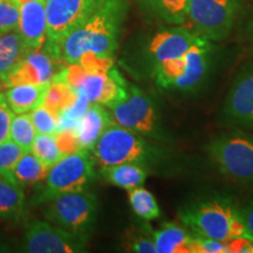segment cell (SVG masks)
Returning <instances> with one entry per match:
<instances>
[{
    "label": "cell",
    "instance_id": "2e32d148",
    "mask_svg": "<svg viewBox=\"0 0 253 253\" xmlns=\"http://www.w3.org/2000/svg\"><path fill=\"white\" fill-rule=\"evenodd\" d=\"M18 32L27 52L42 48L47 40L46 0H27L21 4Z\"/></svg>",
    "mask_w": 253,
    "mask_h": 253
},
{
    "label": "cell",
    "instance_id": "7c38bea8",
    "mask_svg": "<svg viewBox=\"0 0 253 253\" xmlns=\"http://www.w3.org/2000/svg\"><path fill=\"white\" fill-rule=\"evenodd\" d=\"M88 235L72 232L48 221H33L27 226L23 250L30 253H79L86 251Z\"/></svg>",
    "mask_w": 253,
    "mask_h": 253
},
{
    "label": "cell",
    "instance_id": "f35d334b",
    "mask_svg": "<svg viewBox=\"0 0 253 253\" xmlns=\"http://www.w3.org/2000/svg\"><path fill=\"white\" fill-rule=\"evenodd\" d=\"M15 1H17V2H19V4H20V5H21V4H24V2H25V1H27V0H15Z\"/></svg>",
    "mask_w": 253,
    "mask_h": 253
},
{
    "label": "cell",
    "instance_id": "52a82bcc",
    "mask_svg": "<svg viewBox=\"0 0 253 253\" xmlns=\"http://www.w3.org/2000/svg\"><path fill=\"white\" fill-rule=\"evenodd\" d=\"M217 169L243 185L253 184V135L232 130L216 136L205 147Z\"/></svg>",
    "mask_w": 253,
    "mask_h": 253
},
{
    "label": "cell",
    "instance_id": "30bf717a",
    "mask_svg": "<svg viewBox=\"0 0 253 253\" xmlns=\"http://www.w3.org/2000/svg\"><path fill=\"white\" fill-rule=\"evenodd\" d=\"M46 217L49 221L72 232L88 235L97 216L96 196L84 190L65 192L48 202Z\"/></svg>",
    "mask_w": 253,
    "mask_h": 253
},
{
    "label": "cell",
    "instance_id": "d6a6232c",
    "mask_svg": "<svg viewBox=\"0 0 253 253\" xmlns=\"http://www.w3.org/2000/svg\"><path fill=\"white\" fill-rule=\"evenodd\" d=\"M229 243L194 235V253H229Z\"/></svg>",
    "mask_w": 253,
    "mask_h": 253
},
{
    "label": "cell",
    "instance_id": "ffe728a7",
    "mask_svg": "<svg viewBox=\"0 0 253 253\" xmlns=\"http://www.w3.org/2000/svg\"><path fill=\"white\" fill-rule=\"evenodd\" d=\"M100 173L109 184L130 190L144 184L149 175L145 168L134 163H121L115 166L101 167Z\"/></svg>",
    "mask_w": 253,
    "mask_h": 253
},
{
    "label": "cell",
    "instance_id": "e575fe53",
    "mask_svg": "<svg viewBox=\"0 0 253 253\" xmlns=\"http://www.w3.org/2000/svg\"><path fill=\"white\" fill-rule=\"evenodd\" d=\"M55 135L63 156L81 149L75 129H63L56 132Z\"/></svg>",
    "mask_w": 253,
    "mask_h": 253
},
{
    "label": "cell",
    "instance_id": "5b68a950",
    "mask_svg": "<svg viewBox=\"0 0 253 253\" xmlns=\"http://www.w3.org/2000/svg\"><path fill=\"white\" fill-rule=\"evenodd\" d=\"M213 46L201 38L179 58L162 63L154 73L157 87L162 90L190 94L201 89L212 69Z\"/></svg>",
    "mask_w": 253,
    "mask_h": 253
},
{
    "label": "cell",
    "instance_id": "74e56055",
    "mask_svg": "<svg viewBox=\"0 0 253 253\" xmlns=\"http://www.w3.org/2000/svg\"><path fill=\"white\" fill-rule=\"evenodd\" d=\"M4 89H6V84L4 82V79H2L1 75H0V93H1Z\"/></svg>",
    "mask_w": 253,
    "mask_h": 253
},
{
    "label": "cell",
    "instance_id": "44dd1931",
    "mask_svg": "<svg viewBox=\"0 0 253 253\" xmlns=\"http://www.w3.org/2000/svg\"><path fill=\"white\" fill-rule=\"evenodd\" d=\"M189 0H138L145 11L169 25H185Z\"/></svg>",
    "mask_w": 253,
    "mask_h": 253
},
{
    "label": "cell",
    "instance_id": "d6986e66",
    "mask_svg": "<svg viewBox=\"0 0 253 253\" xmlns=\"http://www.w3.org/2000/svg\"><path fill=\"white\" fill-rule=\"evenodd\" d=\"M47 84H18L6 88L5 99L14 114L30 113L42 104Z\"/></svg>",
    "mask_w": 253,
    "mask_h": 253
},
{
    "label": "cell",
    "instance_id": "cb8c5ba5",
    "mask_svg": "<svg viewBox=\"0 0 253 253\" xmlns=\"http://www.w3.org/2000/svg\"><path fill=\"white\" fill-rule=\"evenodd\" d=\"M49 168H47L36 155L31 151L25 153L18 161L14 168V178L19 184L33 185L41 181H45Z\"/></svg>",
    "mask_w": 253,
    "mask_h": 253
},
{
    "label": "cell",
    "instance_id": "e0dca14e",
    "mask_svg": "<svg viewBox=\"0 0 253 253\" xmlns=\"http://www.w3.org/2000/svg\"><path fill=\"white\" fill-rule=\"evenodd\" d=\"M112 123V115L107 107L100 103H91L87 112L79 120L75 128L81 149L93 150L101 135Z\"/></svg>",
    "mask_w": 253,
    "mask_h": 253
},
{
    "label": "cell",
    "instance_id": "8992f818",
    "mask_svg": "<svg viewBox=\"0 0 253 253\" xmlns=\"http://www.w3.org/2000/svg\"><path fill=\"white\" fill-rule=\"evenodd\" d=\"M107 108L115 125L161 143L169 144L173 141L162 123L155 100L135 84H128L126 96Z\"/></svg>",
    "mask_w": 253,
    "mask_h": 253
},
{
    "label": "cell",
    "instance_id": "f546056e",
    "mask_svg": "<svg viewBox=\"0 0 253 253\" xmlns=\"http://www.w3.org/2000/svg\"><path fill=\"white\" fill-rule=\"evenodd\" d=\"M31 119L37 132L40 134H56L59 130V116L52 113L43 104H40L31 112Z\"/></svg>",
    "mask_w": 253,
    "mask_h": 253
},
{
    "label": "cell",
    "instance_id": "277c9868",
    "mask_svg": "<svg viewBox=\"0 0 253 253\" xmlns=\"http://www.w3.org/2000/svg\"><path fill=\"white\" fill-rule=\"evenodd\" d=\"M53 80L66 82L74 91L86 95L91 103L104 107L112 106L128 93V84L114 66V60L65 65Z\"/></svg>",
    "mask_w": 253,
    "mask_h": 253
},
{
    "label": "cell",
    "instance_id": "f1b7e54d",
    "mask_svg": "<svg viewBox=\"0 0 253 253\" xmlns=\"http://www.w3.org/2000/svg\"><path fill=\"white\" fill-rule=\"evenodd\" d=\"M25 153L27 151H25L11 138L0 143V176L11 182L18 183L14 178L13 171L18 161Z\"/></svg>",
    "mask_w": 253,
    "mask_h": 253
},
{
    "label": "cell",
    "instance_id": "603a6c76",
    "mask_svg": "<svg viewBox=\"0 0 253 253\" xmlns=\"http://www.w3.org/2000/svg\"><path fill=\"white\" fill-rule=\"evenodd\" d=\"M17 31L0 34V75L11 71L27 53L23 38Z\"/></svg>",
    "mask_w": 253,
    "mask_h": 253
},
{
    "label": "cell",
    "instance_id": "9a60e30c",
    "mask_svg": "<svg viewBox=\"0 0 253 253\" xmlns=\"http://www.w3.org/2000/svg\"><path fill=\"white\" fill-rule=\"evenodd\" d=\"M66 63L55 59L43 48L27 52L11 71L1 75L6 88L18 84H47Z\"/></svg>",
    "mask_w": 253,
    "mask_h": 253
},
{
    "label": "cell",
    "instance_id": "8d00e7d4",
    "mask_svg": "<svg viewBox=\"0 0 253 253\" xmlns=\"http://www.w3.org/2000/svg\"><path fill=\"white\" fill-rule=\"evenodd\" d=\"M249 36H250V41H251V45H252V50H253V18L251 19L249 25Z\"/></svg>",
    "mask_w": 253,
    "mask_h": 253
},
{
    "label": "cell",
    "instance_id": "ac0fdd59",
    "mask_svg": "<svg viewBox=\"0 0 253 253\" xmlns=\"http://www.w3.org/2000/svg\"><path fill=\"white\" fill-rule=\"evenodd\" d=\"M151 235L156 253H194V233L184 225L164 223Z\"/></svg>",
    "mask_w": 253,
    "mask_h": 253
},
{
    "label": "cell",
    "instance_id": "1f68e13d",
    "mask_svg": "<svg viewBox=\"0 0 253 253\" xmlns=\"http://www.w3.org/2000/svg\"><path fill=\"white\" fill-rule=\"evenodd\" d=\"M126 248L136 253H156L150 227L144 225V230L130 233L126 239Z\"/></svg>",
    "mask_w": 253,
    "mask_h": 253
},
{
    "label": "cell",
    "instance_id": "4dcf8cb0",
    "mask_svg": "<svg viewBox=\"0 0 253 253\" xmlns=\"http://www.w3.org/2000/svg\"><path fill=\"white\" fill-rule=\"evenodd\" d=\"M20 6L15 0H0V34L18 30Z\"/></svg>",
    "mask_w": 253,
    "mask_h": 253
},
{
    "label": "cell",
    "instance_id": "4fadbf2b",
    "mask_svg": "<svg viewBox=\"0 0 253 253\" xmlns=\"http://www.w3.org/2000/svg\"><path fill=\"white\" fill-rule=\"evenodd\" d=\"M104 0H46L47 40L55 45L82 25Z\"/></svg>",
    "mask_w": 253,
    "mask_h": 253
},
{
    "label": "cell",
    "instance_id": "6da1fadb",
    "mask_svg": "<svg viewBox=\"0 0 253 253\" xmlns=\"http://www.w3.org/2000/svg\"><path fill=\"white\" fill-rule=\"evenodd\" d=\"M128 0H104L94 13L55 45H43L49 54L66 65L78 63L84 55L114 59Z\"/></svg>",
    "mask_w": 253,
    "mask_h": 253
},
{
    "label": "cell",
    "instance_id": "7a4b0ae2",
    "mask_svg": "<svg viewBox=\"0 0 253 253\" xmlns=\"http://www.w3.org/2000/svg\"><path fill=\"white\" fill-rule=\"evenodd\" d=\"M160 142L142 136L112 123L91 150L95 163L101 167L134 163L145 168L148 172L178 173L183 162L178 154Z\"/></svg>",
    "mask_w": 253,
    "mask_h": 253
},
{
    "label": "cell",
    "instance_id": "4316f807",
    "mask_svg": "<svg viewBox=\"0 0 253 253\" xmlns=\"http://www.w3.org/2000/svg\"><path fill=\"white\" fill-rule=\"evenodd\" d=\"M31 153L36 155L47 168L53 167L63 157L55 134L38 132L32 144Z\"/></svg>",
    "mask_w": 253,
    "mask_h": 253
},
{
    "label": "cell",
    "instance_id": "7402d4cb",
    "mask_svg": "<svg viewBox=\"0 0 253 253\" xmlns=\"http://www.w3.org/2000/svg\"><path fill=\"white\" fill-rule=\"evenodd\" d=\"M25 194L19 183L0 176V217L19 219L24 213Z\"/></svg>",
    "mask_w": 253,
    "mask_h": 253
},
{
    "label": "cell",
    "instance_id": "836d02e7",
    "mask_svg": "<svg viewBox=\"0 0 253 253\" xmlns=\"http://www.w3.org/2000/svg\"><path fill=\"white\" fill-rule=\"evenodd\" d=\"M14 113L9 108L4 93H0V143L8 140Z\"/></svg>",
    "mask_w": 253,
    "mask_h": 253
},
{
    "label": "cell",
    "instance_id": "9c48e42d",
    "mask_svg": "<svg viewBox=\"0 0 253 253\" xmlns=\"http://www.w3.org/2000/svg\"><path fill=\"white\" fill-rule=\"evenodd\" d=\"M239 9L238 0H189L185 24L211 42L229 36Z\"/></svg>",
    "mask_w": 253,
    "mask_h": 253
},
{
    "label": "cell",
    "instance_id": "83f0119b",
    "mask_svg": "<svg viewBox=\"0 0 253 253\" xmlns=\"http://www.w3.org/2000/svg\"><path fill=\"white\" fill-rule=\"evenodd\" d=\"M37 130L28 113L15 114L12 120L9 138L20 145L25 151H31Z\"/></svg>",
    "mask_w": 253,
    "mask_h": 253
},
{
    "label": "cell",
    "instance_id": "3957f363",
    "mask_svg": "<svg viewBox=\"0 0 253 253\" xmlns=\"http://www.w3.org/2000/svg\"><path fill=\"white\" fill-rule=\"evenodd\" d=\"M182 224L194 235L229 243L253 237L246 230L242 209L219 192L198 196L179 209Z\"/></svg>",
    "mask_w": 253,
    "mask_h": 253
},
{
    "label": "cell",
    "instance_id": "8fae6325",
    "mask_svg": "<svg viewBox=\"0 0 253 253\" xmlns=\"http://www.w3.org/2000/svg\"><path fill=\"white\" fill-rule=\"evenodd\" d=\"M201 38L185 25H171L157 31L143 49V71L154 77L157 67L164 62L179 58Z\"/></svg>",
    "mask_w": 253,
    "mask_h": 253
},
{
    "label": "cell",
    "instance_id": "d4e9b609",
    "mask_svg": "<svg viewBox=\"0 0 253 253\" xmlns=\"http://www.w3.org/2000/svg\"><path fill=\"white\" fill-rule=\"evenodd\" d=\"M77 99V93L68 84L63 81L53 80L47 86L42 104L55 115H60L63 110L71 107Z\"/></svg>",
    "mask_w": 253,
    "mask_h": 253
},
{
    "label": "cell",
    "instance_id": "ba28073f",
    "mask_svg": "<svg viewBox=\"0 0 253 253\" xmlns=\"http://www.w3.org/2000/svg\"><path fill=\"white\" fill-rule=\"evenodd\" d=\"M95 177V160L90 150L80 149L66 155L49 168L43 190L33 198V203H48L65 192L87 189Z\"/></svg>",
    "mask_w": 253,
    "mask_h": 253
},
{
    "label": "cell",
    "instance_id": "5bb4252c",
    "mask_svg": "<svg viewBox=\"0 0 253 253\" xmlns=\"http://www.w3.org/2000/svg\"><path fill=\"white\" fill-rule=\"evenodd\" d=\"M221 119L226 125L253 131V62H248L237 72L229 88Z\"/></svg>",
    "mask_w": 253,
    "mask_h": 253
},
{
    "label": "cell",
    "instance_id": "d590c367",
    "mask_svg": "<svg viewBox=\"0 0 253 253\" xmlns=\"http://www.w3.org/2000/svg\"><path fill=\"white\" fill-rule=\"evenodd\" d=\"M242 212L243 217H244L246 230H248L250 235L253 237V195L252 197L250 198L248 204L242 209Z\"/></svg>",
    "mask_w": 253,
    "mask_h": 253
},
{
    "label": "cell",
    "instance_id": "484cf974",
    "mask_svg": "<svg viewBox=\"0 0 253 253\" xmlns=\"http://www.w3.org/2000/svg\"><path fill=\"white\" fill-rule=\"evenodd\" d=\"M128 199L132 211L140 219L150 221L161 217V209L149 190L142 186L128 190Z\"/></svg>",
    "mask_w": 253,
    "mask_h": 253
}]
</instances>
